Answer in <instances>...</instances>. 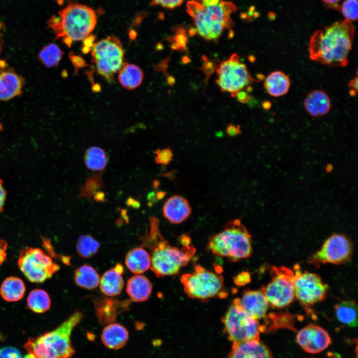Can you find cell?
<instances>
[{
  "mask_svg": "<svg viewBox=\"0 0 358 358\" xmlns=\"http://www.w3.org/2000/svg\"><path fill=\"white\" fill-rule=\"evenodd\" d=\"M355 28L346 19L316 31L308 45L310 59L331 67H344L349 62Z\"/></svg>",
  "mask_w": 358,
  "mask_h": 358,
  "instance_id": "6da1fadb",
  "label": "cell"
},
{
  "mask_svg": "<svg viewBox=\"0 0 358 358\" xmlns=\"http://www.w3.org/2000/svg\"><path fill=\"white\" fill-rule=\"evenodd\" d=\"M158 226L156 218H150V229L143 237V245L151 250V270L158 277H162L175 274L187 265L195 249L190 246V239L184 235L180 239L182 247L170 245L162 237Z\"/></svg>",
  "mask_w": 358,
  "mask_h": 358,
  "instance_id": "7a4b0ae2",
  "label": "cell"
},
{
  "mask_svg": "<svg viewBox=\"0 0 358 358\" xmlns=\"http://www.w3.org/2000/svg\"><path fill=\"white\" fill-rule=\"evenodd\" d=\"M97 23L95 11L90 7L71 3L52 15L47 26L63 43L70 47L73 42L84 40L89 37Z\"/></svg>",
  "mask_w": 358,
  "mask_h": 358,
  "instance_id": "3957f363",
  "label": "cell"
},
{
  "mask_svg": "<svg viewBox=\"0 0 358 358\" xmlns=\"http://www.w3.org/2000/svg\"><path fill=\"white\" fill-rule=\"evenodd\" d=\"M237 8L229 1L221 0L216 5H208L203 0H191L186 4V12L192 17L196 34L207 41H218L225 29L233 25L232 14Z\"/></svg>",
  "mask_w": 358,
  "mask_h": 358,
  "instance_id": "277c9868",
  "label": "cell"
},
{
  "mask_svg": "<svg viewBox=\"0 0 358 358\" xmlns=\"http://www.w3.org/2000/svg\"><path fill=\"white\" fill-rule=\"evenodd\" d=\"M207 248L215 255L237 262L251 256L252 237L241 220L236 219L228 222L223 231L211 237Z\"/></svg>",
  "mask_w": 358,
  "mask_h": 358,
  "instance_id": "5b68a950",
  "label": "cell"
},
{
  "mask_svg": "<svg viewBox=\"0 0 358 358\" xmlns=\"http://www.w3.org/2000/svg\"><path fill=\"white\" fill-rule=\"evenodd\" d=\"M180 282L187 296L202 301L210 298H226L224 278L219 272L206 269L200 265L194 266L191 273L182 274Z\"/></svg>",
  "mask_w": 358,
  "mask_h": 358,
  "instance_id": "8992f818",
  "label": "cell"
},
{
  "mask_svg": "<svg viewBox=\"0 0 358 358\" xmlns=\"http://www.w3.org/2000/svg\"><path fill=\"white\" fill-rule=\"evenodd\" d=\"M223 332L233 344L260 340L265 331L259 321L250 317L243 310L239 298H235L222 318Z\"/></svg>",
  "mask_w": 358,
  "mask_h": 358,
  "instance_id": "52a82bcc",
  "label": "cell"
},
{
  "mask_svg": "<svg viewBox=\"0 0 358 358\" xmlns=\"http://www.w3.org/2000/svg\"><path fill=\"white\" fill-rule=\"evenodd\" d=\"M91 50V61L97 72L108 83H112L124 63V51L120 40L114 36H108L93 44Z\"/></svg>",
  "mask_w": 358,
  "mask_h": 358,
  "instance_id": "ba28073f",
  "label": "cell"
},
{
  "mask_svg": "<svg viewBox=\"0 0 358 358\" xmlns=\"http://www.w3.org/2000/svg\"><path fill=\"white\" fill-rule=\"evenodd\" d=\"M17 265L26 278L33 283H41L51 278L60 268L42 249L28 247L20 251Z\"/></svg>",
  "mask_w": 358,
  "mask_h": 358,
  "instance_id": "9c48e42d",
  "label": "cell"
},
{
  "mask_svg": "<svg viewBox=\"0 0 358 358\" xmlns=\"http://www.w3.org/2000/svg\"><path fill=\"white\" fill-rule=\"evenodd\" d=\"M216 72L218 79L216 83L221 91L230 93L233 97L243 89L250 87L255 82H258L252 77L247 65L241 62L239 55L236 53L223 61Z\"/></svg>",
  "mask_w": 358,
  "mask_h": 358,
  "instance_id": "30bf717a",
  "label": "cell"
},
{
  "mask_svg": "<svg viewBox=\"0 0 358 358\" xmlns=\"http://www.w3.org/2000/svg\"><path fill=\"white\" fill-rule=\"evenodd\" d=\"M271 280L261 289L270 307L283 308L295 300L294 271L285 267L273 266L270 269Z\"/></svg>",
  "mask_w": 358,
  "mask_h": 358,
  "instance_id": "8fae6325",
  "label": "cell"
},
{
  "mask_svg": "<svg viewBox=\"0 0 358 358\" xmlns=\"http://www.w3.org/2000/svg\"><path fill=\"white\" fill-rule=\"evenodd\" d=\"M83 317V313L76 311L55 329L39 336L51 358H72L75 350L70 337Z\"/></svg>",
  "mask_w": 358,
  "mask_h": 358,
  "instance_id": "7c38bea8",
  "label": "cell"
},
{
  "mask_svg": "<svg viewBox=\"0 0 358 358\" xmlns=\"http://www.w3.org/2000/svg\"><path fill=\"white\" fill-rule=\"evenodd\" d=\"M293 271L295 299L303 307H311L326 299L329 286L318 274L307 270L301 271L299 264L295 265Z\"/></svg>",
  "mask_w": 358,
  "mask_h": 358,
  "instance_id": "4fadbf2b",
  "label": "cell"
},
{
  "mask_svg": "<svg viewBox=\"0 0 358 358\" xmlns=\"http://www.w3.org/2000/svg\"><path fill=\"white\" fill-rule=\"evenodd\" d=\"M353 251V244L349 238L343 235L333 234L319 251L310 256L308 263L317 267L328 263L345 264L350 260Z\"/></svg>",
  "mask_w": 358,
  "mask_h": 358,
  "instance_id": "5bb4252c",
  "label": "cell"
},
{
  "mask_svg": "<svg viewBox=\"0 0 358 358\" xmlns=\"http://www.w3.org/2000/svg\"><path fill=\"white\" fill-rule=\"evenodd\" d=\"M296 341L305 352L311 354H317L324 351L332 342L329 334L325 330L312 323L298 332Z\"/></svg>",
  "mask_w": 358,
  "mask_h": 358,
  "instance_id": "9a60e30c",
  "label": "cell"
},
{
  "mask_svg": "<svg viewBox=\"0 0 358 358\" xmlns=\"http://www.w3.org/2000/svg\"><path fill=\"white\" fill-rule=\"evenodd\" d=\"M25 84V79L22 76L8 66L4 60H0V101L20 95Z\"/></svg>",
  "mask_w": 358,
  "mask_h": 358,
  "instance_id": "2e32d148",
  "label": "cell"
},
{
  "mask_svg": "<svg viewBox=\"0 0 358 358\" xmlns=\"http://www.w3.org/2000/svg\"><path fill=\"white\" fill-rule=\"evenodd\" d=\"M239 299L243 310L252 318L259 321L267 317L270 306L261 289L246 290Z\"/></svg>",
  "mask_w": 358,
  "mask_h": 358,
  "instance_id": "e0dca14e",
  "label": "cell"
},
{
  "mask_svg": "<svg viewBox=\"0 0 358 358\" xmlns=\"http://www.w3.org/2000/svg\"><path fill=\"white\" fill-rule=\"evenodd\" d=\"M227 358H273L269 348L260 340L233 344Z\"/></svg>",
  "mask_w": 358,
  "mask_h": 358,
  "instance_id": "ac0fdd59",
  "label": "cell"
},
{
  "mask_svg": "<svg viewBox=\"0 0 358 358\" xmlns=\"http://www.w3.org/2000/svg\"><path fill=\"white\" fill-rule=\"evenodd\" d=\"M191 209L188 201L180 195L170 197L164 203L163 212L165 218L171 223L179 224L190 215Z\"/></svg>",
  "mask_w": 358,
  "mask_h": 358,
  "instance_id": "d6986e66",
  "label": "cell"
},
{
  "mask_svg": "<svg viewBox=\"0 0 358 358\" xmlns=\"http://www.w3.org/2000/svg\"><path fill=\"white\" fill-rule=\"evenodd\" d=\"M124 268L120 264L105 271L99 280L101 292L107 296H114L121 292L124 287V280L122 276Z\"/></svg>",
  "mask_w": 358,
  "mask_h": 358,
  "instance_id": "ffe728a7",
  "label": "cell"
},
{
  "mask_svg": "<svg viewBox=\"0 0 358 358\" xmlns=\"http://www.w3.org/2000/svg\"><path fill=\"white\" fill-rule=\"evenodd\" d=\"M306 111L311 116L320 117L327 114L331 108L329 95L322 90H315L308 93L304 100Z\"/></svg>",
  "mask_w": 358,
  "mask_h": 358,
  "instance_id": "44dd1931",
  "label": "cell"
},
{
  "mask_svg": "<svg viewBox=\"0 0 358 358\" xmlns=\"http://www.w3.org/2000/svg\"><path fill=\"white\" fill-rule=\"evenodd\" d=\"M124 301H119L113 299L103 298L95 301L96 316L101 324H106L114 322L118 315L125 310L128 302L119 306Z\"/></svg>",
  "mask_w": 358,
  "mask_h": 358,
  "instance_id": "7402d4cb",
  "label": "cell"
},
{
  "mask_svg": "<svg viewBox=\"0 0 358 358\" xmlns=\"http://www.w3.org/2000/svg\"><path fill=\"white\" fill-rule=\"evenodd\" d=\"M152 284L149 279L141 274H136L127 281L126 291L130 299L141 302L146 301L152 292Z\"/></svg>",
  "mask_w": 358,
  "mask_h": 358,
  "instance_id": "603a6c76",
  "label": "cell"
},
{
  "mask_svg": "<svg viewBox=\"0 0 358 358\" xmlns=\"http://www.w3.org/2000/svg\"><path fill=\"white\" fill-rule=\"evenodd\" d=\"M128 337V332L123 325L114 323H109L103 328L101 340L107 348L118 350L126 344Z\"/></svg>",
  "mask_w": 358,
  "mask_h": 358,
  "instance_id": "cb8c5ba5",
  "label": "cell"
},
{
  "mask_svg": "<svg viewBox=\"0 0 358 358\" xmlns=\"http://www.w3.org/2000/svg\"><path fill=\"white\" fill-rule=\"evenodd\" d=\"M125 265L129 270L135 274H141L151 267L150 254L142 247L130 250L126 255Z\"/></svg>",
  "mask_w": 358,
  "mask_h": 358,
  "instance_id": "d4e9b609",
  "label": "cell"
},
{
  "mask_svg": "<svg viewBox=\"0 0 358 358\" xmlns=\"http://www.w3.org/2000/svg\"><path fill=\"white\" fill-rule=\"evenodd\" d=\"M264 86L270 95L279 97L288 91L290 86V79L282 71H273L265 79Z\"/></svg>",
  "mask_w": 358,
  "mask_h": 358,
  "instance_id": "484cf974",
  "label": "cell"
},
{
  "mask_svg": "<svg viewBox=\"0 0 358 358\" xmlns=\"http://www.w3.org/2000/svg\"><path fill=\"white\" fill-rule=\"evenodd\" d=\"M25 292V285L20 278L9 276L5 278L0 287L1 297L7 302H16L21 300Z\"/></svg>",
  "mask_w": 358,
  "mask_h": 358,
  "instance_id": "4316f807",
  "label": "cell"
},
{
  "mask_svg": "<svg viewBox=\"0 0 358 358\" xmlns=\"http://www.w3.org/2000/svg\"><path fill=\"white\" fill-rule=\"evenodd\" d=\"M142 70L137 65L124 63L120 70L118 80L125 88L133 90L139 87L143 80Z\"/></svg>",
  "mask_w": 358,
  "mask_h": 358,
  "instance_id": "83f0119b",
  "label": "cell"
},
{
  "mask_svg": "<svg viewBox=\"0 0 358 358\" xmlns=\"http://www.w3.org/2000/svg\"><path fill=\"white\" fill-rule=\"evenodd\" d=\"M335 315L338 321L349 327H356L358 325V307L354 300H345L334 306Z\"/></svg>",
  "mask_w": 358,
  "mask_h": 358,
  "instance_id": "f1b7e54d",
  "label": "cell"
},
{
  "mask_svg": "<svg viewBox=\"0 0 358 358\" xmlns=\"http://www.w3.org/2000/svg\"><path fill=\"white\" fill-rule=\"evenodd\" d=\"M74 280L78 286L91 290L98 286L100 277L96 270L92 267L84 265L79 267L75 270Z\"/></svg>",
  "mask_w": 358,
  "mask_h": 358,
  "instance_id": "f546056e",
  "label": "cell"
},
{
  "mask_svg": "<svg viewBox=\"0 0 358 358\" xmlns=\"http://www.w3.org/2000/svg\"><path fill=\"white\" fill-rule=\"evenodd\" d=\"M28 307L36 313H43L50 307L51 299L48 293L41 289L32 290L27 298Z\"/></svg>",
  "mask_w": 358,
  "mask_h": 358,
  "instance_id": "4dcf8cb0",
  "label": "cell"
},
{
  "mask_svg": "<svg viewBox=\"0 0 358 358\" xmlns=\"http://www.w3.org/2000/svg\"><path fill=\"white\" fill-rule=\"evenodd\" d=\"M84 161L89 169L101 171L104 170L107 165L108 156L104 149L98 147H92L87 150Z\"/></svg>",
  "mask_w": 358,
  "mask_h": 358,
  "instance_id": "1f68e13d",
  "label": "cell"
},
{
  "mask_svg": "<svg viewBox=\"0 0 358 358\" xmlns=\"http://www.w3.org/2000/svg\"><path fill=\"white\" fill-rule=\"evenodd\" d=\"M63 55L64 52L58 45L51 43L39 51L37 57L44 66L53 68L59 64Z\"/></svg>",
  "mask_w": 358,
  "mask_h": 358,
  "instance_id": "d6a6232c",
  "label": "cell"
},
{
  "mask_svg": "<svg viewBox=\"0 0 358 358\" xmlns=\"http://www.w3.org/2000/svg\"><path fill=\"white\" fill-rule=\"evenodd\" d=\"M100 246L99 242L90 235H83L78 239L76 250L80 257L88 259L98 252Z\"/></svg>",
  "mask_w": 358,
  "mask_h": 358,
  "instance_id": "836d02e7",
  "label": "cell"
},
{
  "mask_svg": "<svg viewBox=\"0 0 358 358\" xmlns=\"http://www.w3.org/2000/svg\"><path fill=\"white\" fill-rule=\"evenodd\" d=\"M103 185L101 172L94 174L87 179L81 188L79 196L90 199L95 193L99 190Z\"/></svg>",
  "mask_w": 358,
  "mask_h": 358,
  "instance_id": "e575fe53",
  "label": "cell"
},
{
  "mask_svg": "<svg viewBox=\"0 0 358 358\" xmlns=\"http://www.w3.org/2000/svg\"><path fill=\"white\" fill-rule=\"evenodd\" d=\"M358 0H345L342 5L341 10L346 19L351 22L358 19Z\"/></svg>",
  "mask_w": 358,
  "mask_h": 358,
  "instance_id": "d590c367",
  "label": "cell"
},
{
  "mask_svg": "<svg viewBox=\"0 0 358 358\" xmlns=\"http://www.w3.org/2000/svg\"><path fill=\"white\" fill-rule=\"evenodd\" d=\"M202 66L199 68L205 76L206 83H207L210 77L213 73L217 67L215 60L208 58L205 55L201 57Z\"/></svg>",
  "mask_w": 358,
  "mask_h": 358,
  "instance_id": "8d00e7d4",
  "label": "cell"
},
{
  "mask_svg": "<svg viewBox=\"0 0 358 358\" xmlns=\"http://www.w3.org/2000/svg\"><path fill=\"white\" fill-rule=\"evenodd\" d=\"M168 40L171 43L177 44L180 48V51L187 52V36L185 31L182 28L178 29L176 34L173 37H171Z\"/></svg>",
  "mask_w": 358,
  "mask_h": 358,
  "instance_id": "74e56055",
  "label": "cell"
},
{
  "mask_svg": "<svg viewBox=\"0 0 358 358\" xmlns=\"http://www.w3.org/2000/svg\"><path fill=\"white\" fill-rule=\"evenodd\" d=\"M155 154L156 155L155 157L156 163L163 165H168L171 161L173 157V153L169 148L158 149L155 151Z\"/></svg>",
  "mask_w": 358,
  "mask_h": 358,
  "instance_id": "f35d334b",
  "label": "cell"
},
{
  "mask_svg": "<svg viewBox=\"0 0 358 358\" xmlns=\"http://www.w3.org/2000/svg\"><path fill=\"white\" fill-rule=\"evenodd\" d=\"M150 4L160 5L164 8L173 9L180 6L185 0H149Z\"/></svg>",
  "mask_w": 358,
  "mask_h": 358,
  "instance_id": "ab89813d",
  "label": "cell"
},
{
  "mask_svg": "<svg viewBox=\"0 0 358 358\" xmlns=\"http://www.w3.org/2000/svg\"><path fill=\"white\" fill-rule=\"evenodd\" d=\"M0 356L1 358H22L19 351L12 347H5L1 348Z\"/></svg>",
  "mask_w": 358,
  "mask_h": 358,
  "instance_id": "60d3db41",
  "label": "cell"
},
{
  "mask_svg": "<svg viewBox=\"0 0 358 358\" xmlns=\"http://www.w3.org/2000/svg\"><path fill=\"white\" fill-rule=\"evenodd\" d=\"M234 283L239 286L245 285L251 281V275L246 271L242 272L235 277Z\"/></svg>",
  "mask_w": 358,
  "mask_h": 358,
  "instance_id": "b9f144b4",
  "label": "cell"
},
{
  "mask_svg": "<svg viewBox=\"0 0 358 358\" xmlns=\"http://www.w3.org/2000/svg\"><path fill=\"white\" fill-rule=\"evenodd\" d=\"M226 131L230 137H234L241 133L240 126L232 123H230L227 125Z\"/></svg>",
  "mask_w": 358,
  "mask_h": 358,
  "instance_id": "7bdbcfd3",
  "label": "cell"
},
{
  "mask_svg": "<svg viewBox=\"0 0 358 358\" xmlns=\"http://www.w3.org/2000/svg\"><path fill=\"white\" fill-rule=\"evenodd\" d=\"M7 246V243L5 241L0 239V265L6 260Z\"/></svg>",
  "mask_w": 358,
  "mask_h": 358,
  "instance_id": "ee69618b",
  "label": "cell"
},
{
  "mask_svg": "<svg viewBox=\"0 0 358 358\" xmlns=\"http://www.w3.org/2000/svg\"><path fill=\"white\" fill-rule=\"evenodd\" d=\"M348 86L350 89L349 90V93L350 96H355L358 91V75L357 73L355 78L351 79L349 84Z\"/></svg>",
  "mask_w": 358,
  "mask_h": 358,
  "instance_id": "f6af8a7d",
  "label": "cell"
},
{
  "mask_svg": "<svg viewBox=\"0 0 358 358\" xmlns=\"http://www.w3.org/2000/svg\"><path fill=\"white\" fill-rule=\"evenodd\" d=\"M236 97L238 101L242 103H245L248 102L250 97L248 92L244 90L240 91Z\"/></svg>",
  "mask_w": 358,
  "mask_h": 358,
  "instance_id": "bcb514c9",
  "label": "cell"
},
{
  "mask_svg": "<svg viewBox=\"0 0 358 358\" xmlns=\"http://www.w3.org/2000/svg\"><path fill=\"white\" fill-rule=\"evenodd\" d=\"M6 197V191L5 190L2 182L0 179V212L2 210Z\"/></svg>",
  "mask_w": 358,
  "mask_h": 358,
  "instance_id": "7dc6e473",
  "label": "cell"
},
{
  "mask_svg": "<svg viewBox=\"0 0 358 358\" xmlns=\"http://www.w3.org/2000/svg\"><path fill=\"white\" fill-rule=\"evenodd\" d=\"M126 203L128 206L135 209H138L140 207V202L132 197H129L127 198Z\"/></svg>",
  "mask_w": 358,
  "mask_h": 358,
  "instance_id": "c3c4849f",
  "label": "cell"
},
{
  "mask_svg": "<svg viewBox=\"0 0 358 358\" xmlns=\"http://www.w3.org/2000/svg\"><path fill=\"white\" fill-rule=\"evenodd\" d=\"M70 57L75 66H84L86 64L84 60L80 57L71 55L70 56Z\"/></svg>",
  "mask_w": 358,
  "mask_h": 358,
  "instance_id": "681fc988",
  "label": "cell"
},
{
  "mask_svg": "<svg viewBox=\"0 0 358 358\" xmlns=\"http://www.w3.org/2000/svg\"><path fill=\"white\" fill-rule=\"evenodd\" d=\"M94 199L98 202H103L105 200V194L101 191H97L93 195Z\"/></svg>",
  "mask_w": 358,
  "mask_h": 358,
  "instance_id": "f907efd6",
  "label": "cell"
},
{
  "mask_svg": "<svg viewBox=\"0 0 358 358\" xmlns=\"http://www.w3.org/2000/svg\"><path fill=\"white\" fill-rule=\"evenodd\" d=\"M222 0H203L204 2L208 5H216L218 4Z\"/></svg>",
  "mask_w": 358,
  "mask_h": 358,
  "instance_id": "816d5d0a",
  "label": "cell"
},
{
  "mask_svg": "<svg viewBox=\"0 0 358 358\" xmlns=\"http://www.w3.org/2000/svg\"><path fill=\"white\" fill-rule=\"evenodd\" d=\"M167 82L168 85L172 86L176 83L175 78L172 76H167Z\"/></svg>",
  "mask_w": 358,
  "mask_h": 358,
  "instance_id": "f5cc1de1",
  "label": "cell"
},
{
  "mask_svg": "<svg viewBox=\"0 0 358 358\" xmlns=\"http://www.w3.org/2000/svg\"><path fill=\"white\" fill-rule=\"evenodd\" d=\"M324 2L328 4H336L341 0H322Z\"/></svg>",
  "mask_w": 358,
  "mask_h": 358,
  "instance_id": "db71d44e",
  "label": "cell"
},
{
  "mask_svg": "<svg viewBox=\"0 0 358 358\" xmlns=\"http://www.w3.org/2000/svg\"><path fill=\"white\" fill-rule=\"evenodd\" d=\"M165 195V193L164 191H158L156 194L157 199L160 200L162 199Z\"/></svg>",
  "mask_w": 358,
  "mask_h": 358,
  "instance_id": "11a10c76",
  "label": "cell"
},
{
  "mask_svg": "<svg viewBox=\"0 0 358 358\" xmlns=\"http://www.w3.org/2000/svg\"><path fill=\"white\" fill-rule=\"evenodd\" d=\"M121 211V213L122 216L124 218V219L125 220V221L126 222H128V216L127 215V211L124 209H122Z\"/></svg>",
  "mask_w": 358,
  "mask_h": 358,
  "instance_id": "9f6ffc18",
  "label": "cell"
},
{
  "mask_svg": "<svg viewBox=\"0 0 358 358\" xmlns=\"http://www.w3.org/2000/svg\"><path fill=\"white\" fill-rule=\"evenodd\" d=\"M0 25H1V24L0 23V53L1 51L2 48V46H3V43L2 36L1 35V33L0 32V30L1 29V26Z\"/></svg>",
  "mask_w": 358,
  "mask_h": 358,
  "instance_id": "6f0895ef",
  "label": "cell"
},
{
  "mask_svg": "<svg viewBox=\"0 0 358 358\" xmlns=\"http://www.w3.org/2000/svg\"><path fill=\"white\" fill-rule=\"evenodd\" d=\"M181 60L182 63L184 64H188L190 62V59L187 56H184L183 57H182Z\"/></svg>",
  "mask_w": 358,
  "mask_h": 358,
  "instance_id": "680465c9",
  "label": "cell"
},
{
  "mask_svg": "<svg viewBox=\"0 0 358 358\" xmlns=\"http://www.w3.org/2000/svg\"><path fill=\"white\" fill-rule=\"evenodd\" d=\"M30 355H27L25 356L24 358H30Z\"/></svg>",
  "mask_w": 358,
  "mask_h": 358,
  "instance_id": "91938a15",
  "label": "cell"
},
{
  "mask_svg": "<svg viewBox=\"0 0 358 358\" xmlns=\"http://www.w3.org/2000/svg\"><path fill=\"white\" fill-rule=\"evenodd\" d=\"M0 358H1L0 356Z\"/></svg>",
  "mask_w": 358,
  "mask_h": 358,
  "instance_id": "94428289",
  "label": "cell"
}]
</instances>
